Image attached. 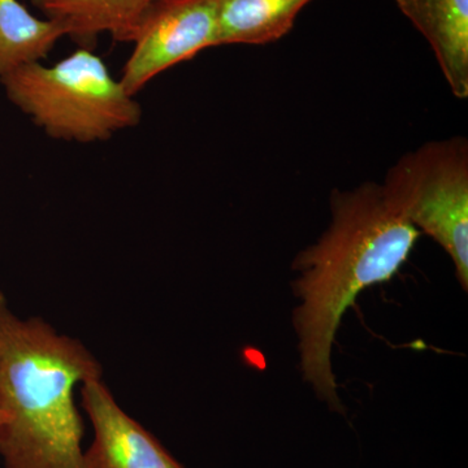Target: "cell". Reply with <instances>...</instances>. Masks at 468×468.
<instances>
[{
  "label": "cell",
  "instance_id": "6da1fadb",
  "mask_svg": "<svg viewBox=\"0 0 468 468\" xmlns=\"http://www.w3.org/2000/svg\"><path fill=\"white\" fill-rule=\"evenodd\" d=\"M332 221L319 241L294 260L292 292L301 369L320 399L343 411L332 371V347L345 313L359 292L392 279L420 232L403 217L383 185L366 183L331 196Z\"/></svg>",
  "mask_w": 468,
  "mask_h": 468
},
{
  "label": "cell",
  "instance_id": "7a4b0ae2",
  "mask_svg": "<svg viewBox=\"0 0 468 468\" xmlns=\"http://www.w3.org/2000/svg\"><path fill=\"white\" fill-rule=\"evenodd\" d=\"M101 377L81 340L39 316L21 318L0 291L3 468H86L76 389Z\"/></svg>",
  "mask_w": 468,
  "mask_h": 468
},
{
  "label": "cell",
  "instance_id": "3957f363",
  "mask_svg": "<svg viewBox=\"0 0 468 468\" xmlns=\"http://www.w3.org/2000/svg\"><path fill=\"white\" fill-rule=\"evenodd\" d=\"M8 100L50 137L91 144L140 124L143 110L90 48L55 66L27 64L0 79Z\"/></svg>",
  "mask_w": 468,
  "mask_h": 468
},
{
  "label": "cell",
  "instance_id": "277c9868",
  "mask_svg": "<svg viewBox=\"0 0 468 468\" xmlns=\"http://www.w3.org/2000/svg\"><path fill=\"white\" fill-rule=\"evenodd\" d=\"M381 185L394 207L448 252L467 292V138L457 135L421 144L402 155Z\"/></svg>",
  "mask_w": 468,
  "mask_h": 468
},
{
  "label": "cell",
  "instance_id": "5b68a950",
  "mask_svg": "<svg viewBox=\"0 0 468 468\" xmlns=\"http://www.w3.org/2000/svg\"><path fill=\"white\" fill-rule=\"evenodd\" d=\"M218 0H154L132 39L122 82L134 97L169 68L217 48Z\"/></svg>",
  "mask_w": 468,
  "mask_h": 468
},
{
  "label": "cell",
  "instance_id": "8992f818",
  "mask_svg": "<svg viewBox=\"0 0 468 468\" xmlns=\"http://www.w3.org/2000/svg\"><path fill=\"white\" fill-rule=\"evenodd\" d=\"M92 441L86 468H185L149 430L117 403L101 378L80 385Z\"/></svg>",
  "mask_w": 468,
  "mask_h": 468
},
{
  "label": "cell",
  "instance_id": "52a82bcc",
  "mask_svg": "<svg viewBox=\"0 0 468 468\" xmlns=\"http://www.w3.org/2000/svg\"><path fill=\"white\" fill-rule=\"evenodd\" d=\"M435 52L454 97H468V0H394Z\"/></svg>",
  "mask_w": 468,
  "mask_h": 468
},
{
  "label": "cell",
  "instance_id": "ba28073f",
  "mask_svg": "<svg viewBox=\"0 0 468 468\" xmlns=\"http://www.w3.org/2000/svg\"><path fill=\"white\" fill-rule=\"evenodd\" d=\"M46 18L58 21L67 37L90 48L101 34L132 42L144 11L154 0H30Z\"/></svg>",
  "mask_w": 468,
  "mask_h": 468
},
{
  "label": "cell",
  "instance_id": "9c48e42d",
  "mask_svg": "<svg viewBox=\"0 0 468 468\" xmlns=\"http://www.w3.org/2000/svg\"><path fill=\"white\" fill-rule=\"evenodd\" d=\"M313 0H218V41L267 45L286 36Z\"/></svg>",
  "mask_w": 468,
  "mask_h": 468
},
{
  "label": "cell",
  "instance_id": "30bf717a",
  "mask_svg": "<svg viewBox=\"0 0 468 468\" xmlns=\"http://www.w3.org/2000/svg\"><path fill=\"white\" fill-rule=\"evenodd\" d=\"M63 37L66 29L58 21L34 16L18 0H0V79L41 63Z\"/></svg>",
  "mask_w": 468,
  "mask_h": 468
},
{
  "label": "cell",
  "instance_id": "8fae6325",
  "mask_svg": "<svg viewBox=\"0 0 468 468\" xmlns=\"http://www.w3.org/2000/svg\"><path fill=\"white\" fill-rule=\"evenodd\" d=\"M0 423H2V417H0Z\"/></svg>",
  "mask_w": 468,
  "mask_h": 468
}]
</instances>
